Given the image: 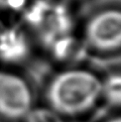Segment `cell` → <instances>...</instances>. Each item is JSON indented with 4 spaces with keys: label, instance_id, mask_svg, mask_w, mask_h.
<instances>
[{
    "label": "cell",
    "instance_id": "6da1fadb",
    "mask_svg": "<svg viewBox=\"0 0 121 122\" xmlns=\"http://www.w3.org/2000/svg\"><path fill=\"white\" fill-rule=\"evenodd\" d=\"M102 92V80L84 69L60 72L46 88L49 107L62 117L85 114L98 103Z\"/></svg>",
    "mask_w": 121,
    "mask_h": 122
},
{
    "label": "cell",
    "instance_id": "7a4b0ae2",
    "mask_svg": "<svg viewBox=\"0 0 121 122\" xmlns=\"http://www.w3.org/2000/svg\"><path fill=\"white\" fill-rule=\"evenodd\" d=\"M33 108V96L28 83L19 75L0 71V117L20 121Z\"/></svg>",
    "mask_w": 121,
    "mask_h": 122
},
{
    "label": "cell",
    "instance_id": "3957f363",
    "mask_svg": "<svg viewBox=\"0 0 121 122\" xmlns=\"http://www.w3.org/2000/svg\"><path fill=\"white\" fill-rule=\"evenodd\" d=\"M85 41L90 47L102 53H112L121 46V13L108 8L90 17L84 29Z\"/></svg>",
    "mask_w": 121,
    "mask_h": 122
},
{
    "label": "cell",
    "instance_id": "277c9868",
    "mask_svg": "<svg viewBox=\"0 0 121 122\" xmlns=\"http://www.w3.org/2000/svg\"><path fill=\"white\" fill-rule=\"evenodd\" d=\"M29 51V45L23 31L9 27L0 30V60L6 63H19Z\"/></svg>",
    "mask_w": 121,
    "mask_h": 122
},
{
    "label": "cell",
    "instance_id": "5b68a950",
    "mask_svg": "<svg viewBox=\"0 0 121 122\" xmlns=\"http://www.w3.org/2000/svg\"><path fill=\"white\" fill-rule=\"evenodd\" d=\"M103 97L110 106L119 107L121 102V78L118 73L109 75L105 80L102 81Z\"/></svg>",
    "mask_w": 121,
    "mask_h": 122
},
{
    "label": "cell",
    "instance_id": "8992f818",
    "mask_svg": "<svg viewBox=\"0 0 121 122\" xmlns=\"http://www.w3.org/2000/svg\"><path fill=\"white\" fill-rule=\"evenodd\" d=\"M24 122H65L63 117L50 107L32 108L23 119Z\"/></svg>",
    "mask_w": 121,
    "mask_h": 122
},
{
    "label": "cell",
    "instance_id": "52a82bcc",
    "mask_svg": "<svg viewBox=\"0 0 121 122\" xmlns=\"http://www.w3.org/2000/svg\"><path fill=\"white\" fill-rule=\"evenodd\" d=\"M108 122H120V119H119L118 117H117V118H114V119H111V120H109Z\"/></svg>",
    "mask_w": 121,
    "mask_h": 122
}]
</instances>
